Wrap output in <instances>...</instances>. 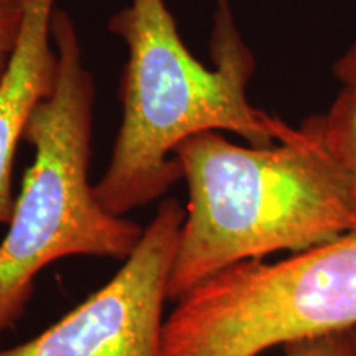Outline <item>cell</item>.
<instances>
[{
  "label": "cell",
  "instance_id": "1",
  "mask_svg": "<svg viewBox=\"0 0 356 356\" xmlns=\"http://www.w3.org/2000/svg\"><path fill=\"white\" fill-rule=\"evenodd\" d=\"M108 26L127 48L119 92L122 122L108 170L95 185L97 200L113 215L152 203L181 180L173 152L197 134L229 131L249 145L267 147L292 131L248 99L256 61L228 0H216L213 68L185 47L165 0H131Z\"/></svg>",
  "mask_w": 356,
  "mask_h": 356
},
{
  "label": "cell",
  "instance_id": "2",
  "mask_svg": "<svg viewBox=\"0 0 356 356\" xmlns=\"http://www.w3.org/2000/svg\"><path fill=\"white\" fill-rule=\"evenodd\" d=\"M188 204L168 279V300L226 267L317 248L355 231L346 178L307 118L267 147L220 132L177 147Z\"/></svg>",
  "mask_w": 356,
  "mask_h": 356
},
{
  "label": "cell",
  "instance_id": "3",
  "mask_svg": "<svg viewBox=\"0 0 356 356\" xmlns=\"http://www.w3.org/2000/svg\"><path fill=\"white\" fill-rule=\"evenodd\" d=\"M51 35L58 83L24 134L35 157L0 243V335L24 315L44 267L68 256L126 261L144 233L137 222L106 210L89 184L95 79L65 10L53 12Z\"/></svg>",
  "mask_w": 356,
  "mask_h": 356
},
{
  "label": "cell",
  "instance_id": "4",
  "mask_svg": "<svg viewBox=\"0 0 356 356\" xmlns=\"http://www.w3.org/2000/svg\"><path fill=\"white\" fill-rule=\"evenodd\" d=\"M356 327V231L279 262H238L191 287L163 323L162 356H257Z\"/></svg>",
  "mask_w": 356,
  "mask_h": 356
},
{
  "label": "cell",
  "instance_id": "5",
  "mask_svg": "<svg viewBox=\"0 0 356 356\" xmlns=\"http://www.w3.org/2000/svg\"><path fill=\"white\" fill-rule=\"evenodd\" d=\"M185 213L177 200H163L106 286L33 340L0 356H162L163 305Z\"/></svg>",
  "mask_w": 356,
  "mask_h": 356
},
{
  "label": "cell",
  "instance_id": "6",
  "mask_svg": "<svg viewBox=\"0 0 356 356\" xmlns=\"http://www.w3.org/2000/svg\"><path fill=\"white\" fill-rule=\"evenodd\" d=\"M24 20L15 50L0 78V225H8L15 198L12 173L15 150L30 119L58 83V53L51 19L55 0H19Z\"/></svg>",
  "mask_w": 356,
  "mask_h": 356
},
{
  "label": "cell",
  "instance_id": "7",
  "mask_svg": "<svg viewBox=\"0 0 356 356\" xmlns=\"http://www.w3.org/2000/svg\"><path fill=\"white\" fill-rule=\"evenodd\" d=\"M312 119L346 178L356 231V91L341 88L330 109L325 114L312 115Z\"/></svg>",
  "mask_w": 356,
  "mask_h": 356
},
{
  "label": "cell",
  "instance_id": "8",
  "mask_svg": "<svg viewBox=\"0 0 356 356\" xmlns=\"http://www.w3.org/2000/svg\"><path fill=\"white\" fill-rule=\"evenodd\" d=\"M282 348L286 356H356V327L297 338Z\"/></svg>",
  "mask_w": 356,
  "mask_h": 356
},
{
  "label": "cell",
  "instance_id": "9",
  "mask_svg": "<svg viewBox=\"0 0 356 356\" xmlns=\"http://www.w3.org/2000/svg\"><path fill=\"white\" fill-rule=\"evenodd\" d=\"M24 20V8L20 2L0 3V78L6 73L15 44L19 42Z\"/></svg>",
  "mask_w": 356,
  "mask_h": 356
},
{
  "label": "cell",
  "instance_id": "10",
  "mask_svg": "<svg viewBox=\"0 0 356 356\" xmlns=\"http://www.w3.org/2000/svg\"><path fill=\"white\" fill-rule=\"evenodd\" d=\"M335 78L341 83V88L355 89L356 91V40L346 48L333 65Z\"/></svg>",
  "mask_w": 356,
  "mask_h": 356
},
{
  "label": "cell",
  "instance_id": "11",
  "mask_svg": "<svg viewBox=\"0 0 356 356\" xmlns=\"http://www.w3.org/2000/svg\"><path fill=\"white\" fill-rule=\"evenodd\" d=\"M2 2H19V0H0V3Z\"/></svg>",
  "mask_w": 356,
  "mask_h": 356
}]
</instances>
